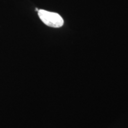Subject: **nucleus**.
Returning a JSON list of instances; mask_svg holds the SVG:
<instances>
[{"label":"nucleus","mask_w":128,"mask_h":128,"mask_svg":"<svg viewBox=\"0 0 128 128\" xmlns=\"http://www.w3.org/2000/svg\"><path fill=\"white\" fill-rule=\"evenodd\" d=\"M38 16L42 22L48 26L60 28L64 25V19L60 14L56 12H48L44 10H39Z\"/></svg>","instance_id":"1"}]
</instances>
